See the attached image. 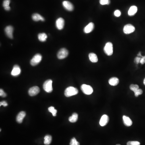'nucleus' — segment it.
Wrapping results in <instances>:
<instances>
[{
  "instance_id": "obj_1",
  "label": "nucleus",
  "mask_w": 145,
  "mask_h": 145,
  "mask_svg": "<svg viewBox=\"0 0 145 145\" xmlns=\"http://www.w3.org/2000/svg\"><path fill=\"white\" fill-rule=\"evenodd\" d=\"M78 93V90L76 88L70 86L67 87L65 90L64 94L65 96L69 97L77 95Z\"/></svg>"
},
{
  "instance_id": "obj_2",
  "label": "nucleus",
  "mask_w": 145,
  "mask_h": 145,
  "mask_svg": "<svg viewBox=\"0 0 145 145\" xmlns=\"http://www.w3.org/2000/svg\"><path fill=\"white\" fill-rule=\"evenodd\" d=\"M104 52L108 56H111L113 52V44L111 42L107 43L104 48Z\"/></svg>"
},
{
  "instance_id": "obj_3",
  "label": "nucleus",
  "mask_w": 145,
  "mask_h": 145,
  "mask_svg": "<svg viewBox=\"0 0 145 145\" xmlns=\"http://www.w3.org/2000/svg\"><path fill=\"white\" fill-rule=\"evenodd\" d=\"M52 81L51 79H48L44 82L43 84V89L46 92L51 93L53 90L52 87Z\"/></svg>"
},
{
  "instance_id": "obj_4",
  "label": "nucleus",
  "mask_w": 145,
  "mask_h": 145,
  "mask_svg": "<svg viewBox=\"0 0 145 145\" xmlns=\"http://www.w3.org/2000/svg\"><path fill=\"white\" fill-rule=\"evenodd\" d=\"M81 90L84 94L86 95H90L93 92V89L90 85L83 84L81 85Z\"/></svg>"
},
{
  "instance_id": "obj_5",
  "label": "nucleus",
  "mask_w": 145,
  "mask_h": 145,
  "mask_svg": "<svg viewBox=\"0 0 145 145\" xmlns=\"http://www.w3.org/2000/svg\"><path fill=\"white\" fill-rule=\"evenodd\" d=\"M42 59L41 55L40 54H37L33 57L31 61L30 64L32 66H34L38 65L40 63Z\"/></svg>"
},
{
  "instance_id": "obj_6",
  "label": "nucleus",
  "mask_w": 145,
  "mask_h": 145,
  "mask_svg": "<svg viewBox=\"0 0 145 145\" xmlns=\"http://www.w3.org/2000/svg\"><path fill=\"white\" fill-rule=\"evenodd\" d=\"M123 30L125 34H130L135 31V27L133 25L131 24H128L124 26Z\"/></svg>"
},
{
  "instance_id": "obj_7",
  "label": "nucleus",
  "mask_w": 145,
  "mask_h": 145,
  "mask_svg": "<svg viewBox=\"0 0 145 145\" xmlns=\"http://www.w3.org/2000/svg\"><path fill=\"white\" fill-rule=\"evenodd\" d=\"M68 52L66 48H62L59 50L57 53V57L59 59H64L68 55Z\"/></svg>"
},
{
  "instance_id": "obj_8",
  "label": "nucleus",
  "mask_w": 145,
  "mask_h": 145,
  "mask_svg": "<svg viewBox=\"0 0 145 145\" xmlns=\"http://www.w3.org/2000/svg\"><path fill=\"white\" fill-rule=\"evenodd\" d=\"M40 91L39 87L38 86H34L29 90L28 94L31 96H35L39 93Z\"/></svg>"
},
{
  "instance_id": "obj_9",
  "label": "nucleus",
  "mask_w": 145,
  "mask_h": 145,
  "mask_svg": "<svg viewBox=\"0 0 145 145\" xmlns=\"http://www.w3.org/2000/svg\"><path fill=\"white\" fill-rule=\"evenodd\" d=\"M5 32L9 38L12 39L13 38V28L11 26H9L5 27Z\"/></svg>"
},
{
  "instance_id": "obj_10",
  "label": "nucleus",
  "mask_w": 145,
  "mask_h": 145,
  "mask_svg": "<svg viewBox=\"0 0 145 145\" xmlns=\"http://www.w3.org/2000/svg\"><path fill=\"white\" fill-rule=\"evenodd\" d=\"M65 21L62 18H59L57 19L56 22V25L58 30H61L64 27Z\"/></svg>"
},
{
  "instance_id": "obj_11",
  "label": "nucleus",
  "mask_w": 145,
  "mask_h": 145,
  "mask_svg": "<svg viewBox=\"0 0 145 145\" xmlns=\"http://www.w3.org/2000/svg\"><path fill=\"white\" fill-rule=\"evenodd\" d=\"M109 121V117L106 114L102 116L100 121V125L102 127H104L108 124Z\"/></svg>"
},
{
  "instance_id": "obj_12",
  "label": "nucleus",
  "mask_w": 145,
  "mask_h": 145,
  "mask_svg": "<svg viewBox=\"0 0 145 145\" xmlns=\"http://www.w3.org/2000/svg\"><path fill=\"white\" fill-rule=\"evenodd\" d=\"M21 72V70L20 67L18 65H15L13 67L11 75L13 76H17L20 74Z\"/></svg>"
},
{
  "instance_id": "obj_13",
  "label": "nucleus",
  "mask_w": 145,
  "mask_h": 145,
  "mask_svg": "<svg viewBox=\"0 0 145 145\" xmlns=\"http://www.w3.org/2000/svg\"><path fill=\"white\" fill-rule=\"evenodd\" d=\"M63 7L66 10L68 11H73L74 7L73 4L71 2L68 1H64L63 2Z\"/></svg>"
},
{
  "instance_id": "obj_14",
  "label": "nucleus",
  "mask_w": 145,
  "mask_h": 145,
  "mask_svg": "<svg viewBox=\"0 0 145 145\" xmlns=\"http://www.w3.org/2000/svg\"><path fill=\"white\" fill-rule=\"evenodd\" d=\"M94 28V25L93 23L90 22L84 28V32L86 34L90 33L93 30Z\"/></svg>"
},
{
  "instance_id": "obj_15",
  "label": "nucleus",
  "mask_w": 145,
  "mask_h": 145,
  "mask_svg": "<svg viewBox=\"0 0 145 145\" xmlns=\"http://www.w3.org/2000/svg\"><path fill=\"white\" fill-rule=\"evenodd\" d=\"M26 115V113L24 111H21L18 114L17 116L16 120L19 123H21L22 122L23 119Z\"/></svg>"
},
{
  "instance_id": "obj_16",
  "label": "nucleus",
  "mask_w": 145,
  "mask_h": 145,
  "mask_svg": "<svg viewBox=\"0 0 145 145\" xmlns=\"http://www.w3.org/2000/svg\"><path fill=\"white\" fill-rule=\"evenodd\" d=\"M123 123L125 126L127 127H130L132 125L133 122H132V120L130 119L129 117L124 115L123 116Z\"/></svg>"
},
{
  "instance_id": "obj_17",
  "label": "nucleus",
  "mask_w": 145,
  "mask_h": 145,
  "mask_svg": "<svg viewBox=\"0 0 145 145\" xmlns=\"http://www.w3.org/2000/svg\"><path fill=\"white\" fill-rule=\"evenodd\" d=\"M137 11V8L136 6H132L129 9L128 14L130 16H132L136 14Z\"/></svg>"
},
{
  "instance_id": "obj_18",
  "label": "nucleus",
  "mask_w": 145,
  "mask_h": 145,
  "mask_svg": "<svg viewBox=\"0 0 145 145\" xmlns=\"http://www.w3.org/2000/svg\"><path fill=\"white\" fill-rule=\"evenodd\" d=\"M32 18L34 21H44V19L43 17L38 13H34L32 15Z\"/></svg>"
},
{
  "instance_id": "obj_19",
  "label": "nucleus",
  "mask_w": 145,
  "mask_h": 145,
  "mask_svg": "<svg viewBox=\"0 0 145 145\" xmlns=\"http://www.w3.org/2000/svg\"><path fill=\"white\" fill-rule=\"evenodd\" d=\"M119 79L116 77H113L110 78L109 80V84L112 86H116L119 83Z\"/></svg>"
},
{
  "instance_id": "obj_20",
  "label": "nucleus",
  "mask_w": 145,
  "mask_h": 145,
  "mask_svg": "<svg viewBox=\"0 0 145 145\" xmlns=\"http://www.w3.org/2000/svg\"><path fill=\"white\" fill-rule=\"evenodd\" d=\"M89 58L90 61L92 63H96L98 61V57L95 53H90L89 54Z\"/></svg>"
},
{
  "instance_id": "obj_21",
  "label": "nucleus",
  "mask_w": 145,
  "mask_h": 145,
  "mask_svg": "<svg viewBox=\"0 0 145 145\" xmlns=\"http://www.w3.org/2000/svg\"><path fill=\"white\" fill-rule=\"evenodd\" d=\"M78 117V114L76 113H74L72 114V116L69 117L68 120L71 123H75L77 120Z\"/></svg>"
},
{
  "instance_id": "obj_22",
  "label": "nucleus",
  "mask_w": 145,
  "mask_h": 145,
  "mask_svg": "<svg viewBox=\"0 0 145 145\" xmlns=\"http://www.w3.org/2000/svg\"><path fill=\"white\" fill-rule=\"evenodd\" d=\"M47 35L45 33H40L38 35V38L40 41L44 42L46 41Z\"/></svg>"
},
{
  "instance_id": "obj_23",
  "label": "nucleus",
  "mask_w": 145,
  "mask_h": 145,
  "mask_svg": "<svg viewBox=\"0 0 145 145\" xmlns=\"http://www.w3.org/2000/svg\"><path fill=\"white\" fill-rule=\"evenodd\" d=\"M44 144L46 145H50L52 142V136L50 135H46L44 137Z\"/></svg>"
},
{
  "instance_id": "obj_24",
  "label": "nucleus",
  "mask_w": 145,
  "mask_h": 145,
  "mask_svg": "<svg viewBox=\"0 0 145 145\" xmlns=\"http://www.w3.org/2000/svg\"><path fill=\"white\" fill-rule=\"evenodd\" d=\"M48 110L50 112L52 113L53 116L55 117L57 115V110L54 109V108L53 106H51L48 108Z\"/></svg>"
},
{
  "instance_id": "obj_25",
  "label": "nucleus",
  "mask_w": 145,
  "mask_h": 145,
  "mask_svg": "<svg viewBox=\"0 0 145 145\" xmlns=\"http://www.w3.org/2000/svg\"><path fill=\"white\" fill-rule=\"evenodd\" d=\"M129 88L131 90L135 92L136 90L139 89V86H138V85L136 84H131L130 85Z\"/></svg>"
},
{
  "instance_id": "obj_26",
  "label": "nucleus",
  "mask_w": 145,
  "mask_h": 145,
  "mask_svg": "<svg viewBox=\"0 0 145 145\" xmlns=\"http://www.w3.org/2000/svg\"><path fill=\"white\" fill-rule=\"evenodd\" d=\"M70 145H80L79 143V142L77 141V140L75 137L72 138V139H71L70 143Z\"/></svg>"
},
{
  "instance_id": "obj_27",
  "label": "nucleus",
  "mask_w": 145,
  "mask_h": 145,
  "mask_svg": "<svg viewBox=\"0 0 145 145\" xmlns=\"http://www.w3.org/2000/svg\"><path fill=\"white\" fill-rule=\"evenodd\" d=\"M100 3L101 5H109L110 0H100Z\"/></svg>"
},
{
  "instance_id": "obj_28",
  "label": "nucleus",
  "mask_w": 145,
  "mask_h": 145,
  "mask_svg": "<svg viewBox=\"0 0 145 145\" xmlns=\"http://www.w3.org/2000/svg\"><path fill=\"white\" fill-rule=\"evenodd\" d=\"M134 93L135 96L137 97H138L139 95H140L142 94V93H143V91H142V89H139L138 90H136V91L134 92Z\"/></svg>"
},
{
  "instance_id": "obj_29",
  "label": "nucleus",
  "mask_w": 145,
  "mask_h": 145,
  "mask_svg": "<svg viewBox=\"0 0 145 145\" xmlns=\"http://www.w3.org/2000/svg\"><path fill=\"white\" fill-rule=\"evenodd\" d=\"M127 145H140V143L137 141H129L127 143Z\"/></svg>"
},
{
  "instance_id": "obj_30",
  "label": "nucleus",
  "mask_w": 145,
  "mask_h": 145,
  "mask_svg": "<svg viewBox=\"0 0 145 145\" xmlns=\"http://www.w3.org/2000/svg\"><path fill=\"white\" fill-rule=\"evenodd\" d=\"M10 3V0H4L3 2V7L4 8L7 7L9 6Z\"/></svg>"
},
{
  "instance_id": "obj_31",
  "label": "nucleus",
  "mask_w": 145,
  "mask_h": 145,
  "mask_svg": "<svg viewBox=\"0 0 145 145\" xmlns=\"http://www.w3.org/2000/svg\"><path fill=\"white\" fill-rule=\"evenodd\" d=\"M114 16H115L116 17H119L120 16V15H121V12H120V11H119V10H116L114 11Z\"/></svg>"
},
{
  "instance_id": "obj_32",
  "label": "nucleus",
  "mask_w": 145,
  "mask_h": 145,
  "mask_svg": "<svg viewBox=\"0 0 145 145\" xmlns=\"http://www.w3.org/2000/svg\"><path fill=\"white\" fill-rule=\"evenodd\" d=\"M142 57H136L135 59L134 62L136 63V64H138L139 63H140V61Z\"/></svg>"
},
{
  "instance_id": "obj_33",
  "label": "nucleus",
  "mask_w": 145,
  "mask_h": 145,
  "mask_svg": "<svg viewBox=\"0 0 145 145\" xmlns=\"http://www.w3.org/2000/svg\"><path fill=\"white\" fill-rule=\"evenodd\" d=\"M0 96L3 97H5L7 96L6 94L4 92L3 90L2 89H0Z\"/></svg>"
},
{
  "instance_id": "obj_34",
  "label": "nucleus",
  "mask_w": 145,
  "mask_h": 145,
  "mask_svg": "<svg viewBox=\"0 0 145 145\" xmlns=\"http://www.w3.org/2000/svg\"><path fill=\"white\" fill-rule=\"evenodd\" d=\"M2 105L3 106H8V104L6 101H3L1 102L0 103V106H1Z\"/></svg>"
},
{
  "instance_id": "obj_35",
  "label": "nucleus",
  "mask_w": 145,
  "mask_h": 145,
  "mask_svg": "<svg viewBox=\"0 0 145 145\" xmlns=\"http://www.w3.org/2000/svg\"><path fill=\"white\" fill-rule=\"evenodd\" d=\"M140 63L142 64H144L145 63V56H143L141 58Z\"/></svg>"
},
{
  "instance_id": "obj_36",
  "label": "nucleus",
  "mask_w": 145,
  "mask_h": 145,
  "mask_svg": "<svg viewBox=\"0 0 145 145\" xmlns=\"http://www.w3.org/2000/svg\"><path fill=\"white\" fill-rule=\"evenodd\" d=\"M5 9L6 11H9L10 9H11V8L9 6V7H5L4 8Z\"/></svg>"
},
{
  "instance_id": "obj_37",
  "label": "nucleus",
  "mask_w": 145,
  "mask_h": 145,
  "mask_svg": "<svg viewBox=\"0 0 145 145\" xmlns=\"http://www.w3.org/2000/svg\"><path fill=\"white\" fill-rule=\"evenodd\" d=\"M137 56L139 57H143V56L142 55V54H141V52H139V53L137 54Z\"/></svg>"
},
{
  "instance_id": "obj_38",
  "label": "nucleus",
  "mask_w": 145,
  "mask_h": 145,
  "mask_svg": "<svg viewBox=\"0 0 145 145\" xmlns=\"http://www.w3.org/2000/svg\"><path fill=\"white\" fill-rule=\"evenodd\" d=\"M144 84L145 85V78L144 79Z\"/></svg>"
},
{
  "instance_id": "obj_39",
  "label": "nucleus",
  "mask_w": 145,
  "mask_h": 145,
  "mask_svg": "<svg viewBox=\"0 0 145 145\" xmlns=\"http://www.w3.org/2000/svg\"><path fill=\"white\" fill-rule=\"evenodd\" d=\"M120 145V144H117V145Z\"/></svg>"
}]
</instances>
